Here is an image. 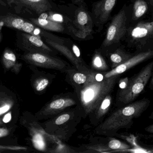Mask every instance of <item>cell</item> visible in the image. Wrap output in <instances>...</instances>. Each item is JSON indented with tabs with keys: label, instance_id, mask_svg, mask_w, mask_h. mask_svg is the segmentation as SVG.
I'll list each match as a JSON object with an SVG mask.
<instances>
[{
	"label": "cell",
	"instance_id": "obj_18",
	"mask_svg": "<svg viewBox=\"0 0 153 153\" xmlns=\"http://www.w3.org/2000/svg\"><path fill=\"white\" fill-rule=\"evenodd\" d=\"M2 62L5 69L16 74L19 73L22 67V64L17 61L14 53L9 49L4 50L2 56Z\"/></svg>",
	"mask_w": 153,
	"mask_h": 153
},
{
	"label": "cell",
	"instance_id": "obj_13",
	"mask_svg": "<svg viewBox=\"0 0 153 153\" xmlns=\"http://www.w3.org/2000/svg\"><path fill=\"white\" fill-rule=\"evenodd\" d=\"M69 39L65 38L64 41L62 43L56 42L48 39H45L44 40L52 48L64 56L76 70L85 73L89 72L91 70L90 66L86 63H83L79 61L74 54L69 44Z\"/></svg>",
	"mask_w": 153,
	"mask_h": 153
},
{
	"label": "cell",
	"instance_id": "obj_24",
	"mask_svg": "<svg viewBox=\"0 0 153 153\" xmlns=\"http://www.w3.org/2000/svg\"><path fill=\"white\" fill-rule=\"evenodd\" d=\"M147 3L144 0H135L133 10V19L137 20L143 16L148 10Z\"/></svg>",
	"mask_w": 153,
	"mask_h": 153
},
{
	"label": "cell",
	"instance_id": "obj_26",
	"mask_svg": "<svg viewBox=\"0 0 153 153\" xmlns=\"http://www.w3.org/2000/svg\"><path fill=\"white\" fill-rule=\"evenodd\" d=\"M13 102L10 99L4 98L0 99V116L5 114L11 109Z\"/></svg>",
	"mask_w": 153,
	"mask_h": 153
},
{
	"label": "cell",
	"instance_id": "obj_11",
	"mask_svg": "<svg viewBox=\"0 0 153 153\" xmlns=\"http://www.w3.org/2000/svg\"><path fill=\"white\" fill-rule=\"evenodd\" d=\"M10 6L16 11L25 10L37 16L45 12L58 10V6L52 0H7Z\"/></svg>",
	"mask_w": 153,
	"mask_h": 153
},
{
	"label": "cell",
	"instance_id": "obj_40",
	"mask_svg": "<svg viewBox=\"0 0 153 153\" xmlns=\"http://www.w3.org/2000/svg\"><path fill=\"white\" fill-rule=\"evenodd\" d=\"M130 1H134V0H130Z\"/></svg>",
	"mask_w": 153,
	"mask_h": 153
},
{
	"label": "cell",
	"instance_id": "obj_9",
	"mask_svg": "<svg viewBox=\"0 0 153 153\" xmlns=\"http://www.w3.org/2000/svg\"><path fill=\"white\" fill-rule=\"evenodd\" d=\"M22 59L28 63L41 68L53 69L65 73L72 69L67 62L57 57L41 53L27 52L23 55Z\"/></svg>",
	"mask_w": 153,
	"mask_h": 153
},
{
	"label": "cell",
	"instance_id": "obj_39",
	"mask_svg": "<svg viewBox=\"0 0 153 153\" xmlns=\"http://www.w3.org/2000/svg\"><path fill=\"white\" fill-rule=\"evenodd\" d=\"M2 124L1 120V119H0V125Z\"/></svg>",
	"mask_w": 153,
	"mask_h": 153
},
{
	"label": "cell",
	"instance_id": "obj_16",
	"mask_svg": "<svg viewBox=\"0 0 153 153\" xmlns=\"http://www.w3.org/2000/svg\"><path fill=\"white\" fill-rule=\"evenodd\" d=\"M31 141L34 147L39 151L46 152V137L55 138L53 136L47 134L41 125L33 123L29 127Z\"/></svg>",
	"mask_w": 153,
	"mask_h": 153
},
{
	"label": "cell",
	"instance_id": "obj_36",
	"mask_svg": "<svg viewBox=\"0 0 153 153\" xmlns=\"http://www.w3.org/2000/svg\"><path fill=\"white\" fill-rule=\"evenodd\" d=\"M149 2H150V4H151V6L152 8L153 11V0H149Z\"/></svg>",
	"mask_w": 153,
	"mask_h": 153
},
{
	"label": "cell",
	"instance_id": "obj_37",
	"mask_svg": "<svg viewBox=\"0 0 153 153\" xmlns=\"http://www.w3.org/2000/svg\"><path fill=\"white\" fill-rule=\"evenodd\" d=\"M151 84L153 86V76L152 78V81H151Z\"/></svg>",
	"mask_w": 153,
	"mask_h": 153
},
{
	"label": "cell",
	"instance_id": "obj_7",
	"mask_svg": "<svg viewBox=\"0 0 153 153\" xmlns=\"http://www.w3.org/2000/svg\"><path fill=\"white\" fill-rule=\"evenodd\" d=\"M36 26L49 31L70 35V20L59 9L43 13L36 18L29 19Z\"/></svg>",
	"mask_w": 153,
	"mask_h": 153
},
{
	"label": "cell",
	"instance_id": "obj_25",
	"mask_svg": "<svg viewBox=\"0 0 153 153\" xmlns=\"http://www.w3.org/2000/svg\"><path fill=\"white\" fill-rule=\"evenodd\" d=\"M111 152H124L125 150L129 149L130 146L120 140L115 138H111L107 144Z\"/></svg>",
	"mask_w": 153,
	"mask_h": 153
},
{
	"label": "cell",
	"instance_id": "obj_15",
	"mask_svg": "<svg viewBox=\"0 0 153 153\" xmlns=\"http://www.w3.org/2000/svg\"><path fill=\"white\" fill-rule=\"evenodd\" d=\"M126 33L131 40L144 42L153 38V21L140 22L134 27L127 29Z\"/></svg>",
	"mask_w": 153,
	"mask_h": 153
},
{
	"label": "cell",
	"instance_id": "obj_10",
	"mask_svg": "<svg viewBox=\"0 0 153 153\" xmlns=\"http://www.w3.org/2000/svg\"><path fill=\"white\" fill-rule=\"evenodd\" d=\"M117 0H99L94 2L92 5L90 13L96 28V31L100 32L103 30L104 25L111 18Z\"/></svg>",
	"mask_w": 153,
	"mask_h": 153
},
{
	"label": "cell",
	"instance_id": "obj_2",
	"mask_svg": "<svg viewBox=\"0 0 153 153\" xmlns=\"http://www.w3.org/2000/svg\"><path fill=\"white\" fill-rule=\"evenodd\" d=\"M59 10L70 20V35L77 40L94 38L93 21L85 2L82 3L57 4Z\"/></svg>",
	"mask_w": 153,
	"mask_h": 153
},
{
	"label": "cell",
	"instance_id": "obj_5",
	"mask_svg": "<svg viewBox=\"0 0 153 153\" xmlns=\"http://www.w3.org/2000/svg\"><path fill=\"white\" fill-rule=\"evenodd\" d=\"M127 21V8L125 5L111 19L105 38L99 48L105 57L119 47L120 41L126 34Z\"/></svg>",
	"mask_w": 153,
	"mask_h": 153
},
{
	"label": "cell",
	"instance_id": "obj_27",
	"mask_svg": "<svg viewBox=\"0 0 153 153\" xmlns=\"http://www.w3.org/2000/svg\"><path fill=\"white\" fill-rule=\"evenodd\" d=\"M76 151H74L71 147L65 145L61 141L57 146L51 151L50 153H76Z\"/></svg>",
	"mask_w": 153,
	"mask_h": 153
},
{
	"label": "cell",
	"instance_id": "obj_3",
	"mask_svg": "<svg viewBox=\"0 0 153 153\" xmlns=\"http://www.w3.org/2000/svg\"><path fill=\"white\" fill-rule=\"evenodd\" d=\"M148 104L146 100H142L119 109L97 126L94 133L105 136L114 135L118 130L126 127L134 118L139 117Z\"/></svg>",
	"mask_w": 153,
	"mask_h": 153
},
{
	"label": "cell",
	"instance_id": "obj_8",
	"mask_svg": "<svg viewBox=\"0 0 153 153\" xmlns=\"http://www.w3.org/2000/svg\"><path fill=\"white\" fill-rule=\"evenodd\" d=\"M153 68V62L147 65L135 78L129 81L126 88L119 92L118 101L123 104L133 101L143 90L152 75Z\"/></svg>",
	"mask_w": 153,
	"mask_h": 153
},
{
	"label": "cell",
	"instance_id": "obj_34",
	"mask_svg": "<svg viewBox=\"0 0 153 153\" xmlns=\"http://www.w3.org/2000/svg\"><path fill=\"white\" fill-rule=\"evenodd\" d=\"M68 1H71L72 3L77 4L82 3L84 2L85 0H68Z\"/></svg>",
	"mask_w": 153,
	"mask_h": 153
},
{
	"label": "cell",
	"instance_id": "obj_38",
	"mask_svg": "<svg viewBox=\"0 0 153 153\" xmlns=\"http://www.w3.org/2000/svg\"><path fill=\"white\" fill-rule=\"evenodd\" d=\"M1 33H0V42H1Z\"/></svg>",
	"mask_w": 153,
	"mask_h": 153
},
{
	"label": "cell",
	"instance_id": "obj_33",
	"mask_svg": "<svg viewBox=\"0 0 153 153\" xmlns=\"http://www.w3.org/2000/svg\"><path fill=\"white\" fill-rule=\"evenodd\" d=\"M146 130L147 132L153 134V124L147 127V128H146Z\"/></svg>",
	"mask_w": 153,
	"mask_h": 153
},
{
	"label": "cell",
	"instance_id": "obj_4",
	"mask_svg": "<svg viewBox=\"0 0 153 153\" xmlns=\"http://www.w3.org/2000/svg\"><path fill=\"white\" fill-rule=\"evenodd\" d=\"M82 118V110L76 105L47 119L41 125L47 134L62 142L67 141L76 131V126Z\"/></svg>",
	"mask_w": 153,
	"mask_h": 153
},
{
	"label": "cell",
	"instance_id": "obj_31",
	"mask_svg": "<svg viewBox=\"0 0 153 153\" xmlns=\"http://www.w3.org/2000/svg\"><path fill=\"white\" fill-rule=\"evenodd\" d=\"M10 133L9 129L6 128H0V138L8 135Z\"/></svg>",
	"mask_w": 153,
	"mask_h": 153
},
{
	"label": "cell",
	"instance_id": "obj_20",
	"mask_svg": "<svg viewBox=\"0 0 153 153\" xmlns=\"http://www.w3.org/2000/svg\"><path fill=\"white\" fill-rule=\"evenodd\" d=\"M55 75L43 72L33 81V87L36 92L44 93L55 78Z\"/></svg>",
	"mask_w": 153,
	"mask_h": 153
},
{
	"label": "cell",
	"instance_id": "obj_35",
	"mask_svg": "<svg viewBox=\"0 0 153 153\" xmlns=\"http://www.w3.org/2000/svg\"><path fill=\"white\" fill-rule=\"evenodd\" d=\"M4 26V22L3 20L2 19L1 16H0V33H1V30L2 28Z\"/></svg>",
	"mask_w": 153,
	"mask_h": 153
},
{
	"label": "cell",
	"instance_id": "obj_19",
	"mask_svg": "<svg viewBox=\"0 0 153 153\" xmlns=\"http://www.w3.org/2000/svg\"><path fill=\"white\" fill-rule=\"evenodd\" d=\"M105 57L99 49H95L93 55L90 66L91 70L100 72H105L109 71V67Z\"/></svg>",
	"mask_w": 153,
	"mask_h": 153
},
{
	"label": "cell",
	"instance_id": "obj_6",
	"mask_svg": "<svg viewBox=\"0 0 153 153\" xmlns=\"http://www.w3.org/2000/svg\"><path fill=\"white\" fill-rule=\"evenodd\" d=\"M76 105L78 101L74 93L56 95L36 113L35 117L38 120H47Z\"/></svg>",
	"mask_w": 153,
	"mask_h": 153
},
{
	"label": "cell",
	"instance_id": "obj_29",
	"mask_svg": "<svg viewBox=\"0 0 153 153\" xmlns=\"http://www.w3.org/2000/svg\"><path fill=\"white\" fill-rule=\"evenodd\" d=\"M35 27H36V25L32 22H25L21 30L23 31L26 33L32 35Z\"/></svg>",
	"mask_w": 153,
	"mask_h": 153
},
{
	"label": "cell",
	"instance_id": "obj_22",
	"mask_svg": "<svg viewBox=\"0 0 153 153\" xmlns=\"http://www.w3.org/2000/svg\"><path fill=\"white\" fill-rule=\"evenodd\" d=\"M87 72H80L73 67L65 73L67 74V81L74 87L82 85L88 79Z\"/></svg>",
	"mask_w": 153,
	"mask_h": 153
},
{
	"label": "cell",
	"instance_id": "obj_12",
	"mask_svg": "<svg viewBox=\"0 0 153 153\" xmlns=\"http://www.w3.org/2000/svg\"><path fill=\"white\" fill-rule=\"evenodd\" d=\"M21 48L30 53H41L56 56L59 53L39 37L27 33H22L20 38Z\"/></svg>",
	"mask_w": 153,
	"mask_h": 153
},
{
	"label": "cell",
	"instance_id": "obj_30",
	"mask_svg": "<svg viewBox=\"0 0 153 153\" xmlns=\"http://www.w3.org/2000/svg\"><path fill=\"white\" fill-rule=\"evenodd\" d=\"M129 79L128 77H126L120 80L119 82V86L120 90H124L125 88H126L129 82Z\"/></svg>",
	"mask_w": 153,
	"mask_h": 153
},
{
	"label": "cell",
	"instance_id": "obj_21",
	"mask_svg": "<svg viewBox=\"0 0 153 153\" xmlns=\"http://www.w3.org/2000/svg\"><path fill=\"white\" fill-rule=\"evenodd\" d=\"M132 56L120 47L109 54L106 57L108 59L111 68H115L132 57Z\"/></svg>",
	"mask_w": 153,
	"mask_h": 153
},
{
	"label": "cell",
	"instance_id": "obj_17",
	"mask_svg": "<svg viewBox=\"0 0 153 153\" xmlns=\"http://www.w3.org/2000/svg\"><path fill=\"white\" fill-rule=\"evenodd\" d=\"M112 101L111 93L108 94L102 100L95 110L88 116L92 125L97 127L103 121L104 117L110 109Z\"/></svg>",
	"mask_w": 153,
	"mask_h": 153
},
{
	"label": "cell",
	"instance_id": "obj_28",
	"mask_svg": "<svg viewBox=\"0 0 153 153\" xmlns=\"http://www.w3.org/2000/svg\"><path fill=\"white\" fill-rule=\"evenodd\" d=\"M27 150V147L24 146H17L0 145V153L7 151H26Z\"/></svg>",
	"mask_w": 153,
	"mask_h": 153
},
{
	"label": "cell",
	"instance_id": "obj_14",
	"mask_svg": "<svg viewBox=\"0 0 153 153\" xmlns=\"http://www.w3.org/2000/svg\"><path fill=\"white\" fill-rule=\"evenodd\" d=\"M152 57L153 50H149L139 53L134 56H132L127 61L113 68L112 70L105 72V77L109 78L112 76L119 75L135 66Z\"/></svg>",
	"mask_w": 153,
	"mask_h": 153
},
{
	"label": "cell",
	"instance_id": "obj_23",
	"mask_svg": "<svg viewBox=\"0 0 153 153\" xmlns=\"http://www.w3.org/2000/svg\"><path fill=\"white\" fill-rule=\"evenodd\" d=\"M1 17L4 22V26L20 30H21L25 22L22 18L12 14H8L6 16H1Z\"/></svg>",
	"mask_w": 153,
	"mask_h": 153
},
{
	"label": "cell",
	"instance_id": "obj_32",
	"mask_svg": "<svg viewBox=\"0 0 153 153\" xmlns=\"http://www.w3.org/2000/svg\"><path fill=\"white\" fill-rule=\"evenodd\" d=\"M11 118V112H9V113H7L4 115L3 118V122L4 123H8L10 121Z\"/></svg>",
	"mask_w": 153,
	"mask_h": 153
},
{
	"label": "cell",
	"instance_id": "obj_1",
	"mask_svg": "<svg viewBox=\"0 0 153 153\" xmlns=\"http://www.w3.org/2000/svg\"><path fill=\"white\" fill-rule=\"evenodd\" d=\"M105 72L91 70L87 73L86 81L82 85L74 87L83 118L93 112L104 98L111 93L114 89L119 75L107 78Z\"/></svg>",
	"mask_w": 153,
	"mask_h": 153
}]
</instances>
